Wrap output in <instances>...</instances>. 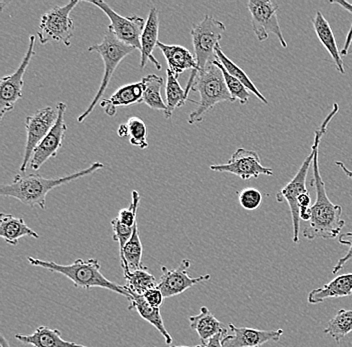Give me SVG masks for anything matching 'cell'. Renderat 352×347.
I'll use <instances>...</instances> for the list:
<instances>
[{"label": "cell", "instance_id": "1", "mask_svg": "<svg viewBox=\"0 0 352 347\" xmlns=\"http://www.w3.org/2000/svg\"><path fill=\"white\" fill-rule=\"evenodd\" d=\"M102 168H104V164L96 161L89 168L59 179H45L41 175H28L23 177L16 175L11 183L3 184L0 188V195L16 199L30 208L38 206L45 210L46 197L50 191L81 177L94 175L96 171Z\"/></svg>", "mask_w": 352, "mask_h": 347}, {"label": "cell", "instance_id": "2", "mask_svg": "<svg viewBox=\"0 0 352 347\" xmlns=\"http://www.w3.org/2000/svg\"><path fill=\"white\" fill-rule=\"evenodd\" d=\"M312 168L314 177L310 184L316 188V199L311 206V219L303 227L302 234L309 240L316 238H336L344 227L345 221L341 219L342 208L332 203L327 197L325 183L319 170L318 149L314 155Z\"/></svg>", "mask_w": 352, "mask_h": 347}, {"label": "cell", "instance_id": "3", "mask_svg": "<svg viewBox=\"0 0 352 347\" xmlns=\"http://www.w3.org/2000/svg\"><path fill=\"white\" fill-rule=\"evenodd\" d=\"M28 262L32 267H41L55 273H60L74 282L76 289H91L94 287L109 289L125 296L129 300L131 294L125 291L123 285H118L104 278L101 273V265L98 259H77L72 265H63L54 261L41 260V259L28 258Z\"/></svg>", "mask_w": 352, "mask_h": 347}, {"label": "cell", "instance_id": "4", "mask_svg": "<svg viewBox=\"0 0 352 347\" xmlns=\"http://www.w3.org/2000/svg\"><path fill=\"white\" fill-rule=\"evenodd\" d=\"M338 111H340V105L338 103H334L333 109L330 111L329 115L327 116L320 127L316 131V136H314V142L312 144L311 151L309 155L305 158V161L301 164L298 171H297L296 177H294L287 184L276 194V201L278 202L286 201L290 208V213H292V225H294V243H299V228H300V219H299V206H298V197L303 193H307V186H305V181H307V177L308 170H309L310 166L314 162V155H316V150L319 148L321 138L327 133V127L332 118L336 115Z\"/></svg>", "mask_w": 352, "mask_h": 347}, {"label": "cell", "instance_id": "5", "mask_svg": "<svg viewBox=\"0 0 352 347\" xmlns=\"http://www.w3.org/2000/svg\"><path fill=\"white\" fill-rule=\"evenodd\" d=\"M191 90L199 93L200 100L197 102V109L189 114L187 120L189 124L201 122L206 112L219 103L223 101L233 102L221 69L213 61L208 63L206 69L197 72Z\"/></svg>", "mask_w": 352, "mask_h": 347}, {"label": "cell", "instance_id": "6", "mask_svg": "<svg viewBox=\"0 0 352 347\" xmlns=\"http://www.w3.org/2000/svg\"><path fill=\"white\" fill-rule=\"evenodd\" d=\"M134 50L135 49L131 47V46L124 45V43L118 41V37L114 35L109 27H107V32H104L103 41H101V43L88 47V52H96V54H98L99 56H101V58H102L103 65H104V74H103L100 87H99L98 92H96L94 100L88 105L87 111L83 112V113L77 118V122H78L79 124L85 122L88 116L91 114V112L94 111V109H96V104H98L99 101H101V98H102L105 90H107V87H109L110 80H111L116 68L120 65L121 61H122L125 57L131 54Z\"/></svg>", "mask_w": 352, "mask_h": 347}, {"label": "cell", "instance_id": "7", "mask_svg": "<svg viewBox=\"0 0 352 347\" xmlns=\"http://www.w3.org/2000/svg\"><path fill=\"white\" fill-rule=\"evenodd\" d=\"M79 1H69L63 6H55L41 16L38 35L41 45L50 43H63L69 47L74 37V23L70 13Z\"/></svg>", "mask_w": 352, "mask_h": 347}, {"label": "cell", "instance_id": "8", "mask_svg": "<svg viewBox=\"0 0 352 347\" xmlns=\"http://www.w3.org/2000/svg\"><path fill=\"white\" fill-rule=\"evenodd\" d=\"M226 32L224 23L211 15H206L199 23L192 25L190 34L192 37L198 71L206 69L208 63L217 59L215 47L219 45V41H221Z\"/></svg>", "mask_w": 352, "mask_h": 347}, {"label": "cell", "instance_id": "9", "mask_svg": "<svg viewBox=\"0 0 352 347\" xmlns=\"http://www.w3.org/2000/svg\"><path fill=\"white\" fill-rule=\"evenodd\" d=\"M248 8L252 16L253 32L261 43L267 41L272 34L276 35L283 48L287 47L277 19L279 6L276 2L270 0H250Z\"/></svg>", "mask_w": 352, "mask_h": 347}, {"label": "cell", "instance_id": "10", "mask_svg": "<svg viewBox=\"0 0 352 347\" xmlns=\"http://www.w3.org/2000/svg\"><path fill=\"white\" fill-rule=\"evenodd\" d=\"M88 3L98 6L101 12L105 13L110 21L109 27L112 30L118 41L124 45L131 46L134 49H142V35L144 30L145 21L138 15L122 16L114 12L104 1H87Z\"/></svg>", "mask_w": 352, "mask_h": 347}, {"label": "cell", "instance_id": "11", "mask_svg": "<svg viewBox=\"0 0 352 347\" xmlns=\"http://www.w3.org/2000/svg\"><path fill=\"white\" fill-rule=\"evenodd\" d=\"M34 46L35 36L30 35L28 52L19 68L12 74L4 76L0 80V120H3L6 113L13 111L17 101L23 96L22 89L24 85V74L34 56Z\"/></svg>", "mask_w": 352, "mask_h": 347}, {"label": "cell", "instance_id": "12", "mask_svg": "<svg viewBox=\"0 0 352 347\" xmlns=\"http://www.w3.org/2000/svg\"><path fill=\"white\" fill-rule=\"evenodd\" d=\"M58 111L56 107H44L39 109L32 115L28 116L25 120V129L28 133L25 149H24L23 160L21 166V172H25L28 164L32 161L33 153L37 146L43 142L56 122Z\"/></svg>", "mask_w": 352, "mask_h": 347}, {"label": "cell", "instance_id": "13", "mask_svg": "<svg viewBox=\"0 0 352 347\" xmlns=\"http://www.w3.org/2000/svg\"><path fill=\"white\" fill-rule=\"evenodd\" d=\"M209 168L217 172L231 173L243 180L257 179L261 175H274L272 168H265L261 164V157L255 151L245 148L237 149L226 164H214Z\"/></svg>", "mask_w": 352, "mask_h": 347}, {"label": "cell", "instance_id": "14", "mask_svg": "<svg viewBox=\"0 0 352 347\" xmlns=\"http://www.w3.org/2000/svg\"><path fill=\"white\" fill-rule=\"evenodd\" d=\"M56 109L58 111L56 122L33 153L30 168L34 170H38L50 158L56 157L59 149L63 146L65 133L67 131V125L65 122V114L67 107L65 103L59 102L56 105Z\"/></svg>", "mask_w": 352, "mask_h": 347}, {"label": "cell", "instance_id": "15", "mask_svg": "<svg viewBox=\"0 0 352 347\" xmlns=\"http://www.w3.org/2000/svg\"><path fill=\"white\" fill-rule=\"evenodd\" d=\"M190 265L191 261L189 259H184L177 269H168L165 267H162V278L158 281L157 287L162 291L164 298L179 295L187 289L197 285V283L210 280L211 276L209 274L195 278H190L187 273V270Z\"/></svg>", "mask_w": 352, "mask_h": 347}, {"label": "cell", "instance_id": "16", "mask_svg": "<svg viewBox=\"0 0 352 347\" xmlns=\"http://www.w3.org/2000/svg\"><path fill=\"white\" fill-rule=\"evenodd\" d=\"M232 335H226L222 340L224 347H261L267 342H277L283 335V329L259 331L248 327H237L228 325Z\"/></svg>", "mask_w": 352, "mask_h": 347}, {"label": "cell", "instance_id": "17", "mask_svg": "<svg viewBox=\"0 0 352 347\" xmlns=\"http://www.w3.org/2000/svg\"><path fill=\"white\" fill-rule=\"evenodd\" d=\"M160 34V12L156 8H151L142 35V49H140V67H146L147 61H151L156 69L162 70V67L153 56V50L157 47Z\"/></svg>", "mask_w": 352, "mask_h": 347}, {"label": "cell", "instance_id": "18", "mask_svg": "<svg viewBox=\"0 0 352 347\" xmlns=\"http://www.w3.org/2000/svg\"><path fill=\"white\" fill-rule=\"evenodd\" d=\"M143 102V83H131L120 87L109 98L101 100L100 107L109 116H114L118 107H131Z\"/></svg>", "mask_w": 352, "mask_h": 347}, {"label": "cell", "instance_id": "19", "mask_svg": "<svg viewBox=\"0 0 352 347\" xmlns=\"http://www.w3.org/2000/svg\"><path fill=\"white\" fill-rule=\"evenodd\" d=\"M157 47L162 50L166 59L168 69L175 74L176 78H179L180 74L186 70L198 71L197 58L184 46L164 45L160 41Z\"/></svg>", "mask_w": 352, "mask_h": 347}, {"label": "cell", "instance_id": "20", "mask_svg": "<svg viewBox=\"0 0 352 347\" xmlns=\"http://www.w3.org/2000/svg\"><path fill=\"white\" fill-rule=\"evenodd\" d=\"M15 338L24 344L33 347H88L63 338L61 331L48 326H39L32 335H15Z\"/></svg>", "mask_w": 352, "mask_h": 347}, {"label": "cell", "instance_id": "21", "mask_svg": "<svg viewBox=\"0 0 352 347\" xmlns=\"http://www.w3.org/2000/svg\"><path fill=\"white\" fill-rule=\"evenodd\" d=\"M352 294V272L336 276L322 287L314 289L308 293L307 302L318 304L329 298H346Z\"/></svg>", "mask_w": 352, "mask_h": 347}, {"label": "cell", "instance_id": "22", "mask_svg": "<svg viewBox=\"0 0 352 347\" xmlns=\"http://www.w3.org/2000/svg\"><path fill=\"white\" fill-rule=\"evenodd\" d=\"M312 23H314V28L316 30V35H318L319 41H320L321 45L324 46L329 56L333 59L336 69L341 74H344V65H343V60L341 58V52L338 49L336 36H334L329 21L325 19L322 13L318 12L316 16L312 19Z\"/></svg>", "mask_w": 352, "mask_h": 347}, {"label": "cell", "instance_id": "23", "mask_svg": "<svg viewBox=\"0 0 352 347\" xmlns=\"http://www.w3.org/2000/svg\"><path fill=\"white\" fill-rule=\"evenodd\" d=\"M129 293L131 294L129 298V302H131L129 307V311L135 309L143 320H146L147 322L153 325V326L160 331V335L164 336L166 344H168V346H170V344H173V339L171 335H169L167 329L165 328L162 313H160V309H155V307L151 306V305L145 300L143 295H140V294L129 291Z\"/></svg>", "mask_w": 352, "mask_h": 347}, {"label": "cell", "instance_id": "24", "mask_svg": "<svg viewBox=\"0 0 352 347\" xmlns=\"http://www.w3.org/2000/svg\"><path fill=\"white\" fill-rule=\"evenodd\" d=\"M0 236L10 245H19V239L22 237L39 238L37 232L32 230L22 217L6 213H1L0 215Z\"/></svg>", "mask_w": 352, "mask_h": 347}, {"label": "cell", "instance_id": "25", "mask_svg": "<svg viewBox=\"0 0 352 347\" xmlns=\"http://www.w3.org/2000/svg\"><path fill=\"white\" fill-rule=\"evenodd\" d=\"M189 322H190L191 328L197 331L201 339V344H206L210 338L220 333L228 331V329L210 313L206 306H202L197 315L190 316Z\"/></svg>", "mask_w": 352, "mask_h": 347}, {"label": "cell", "instance_id": "26", "mask_svg": "<svg viewBox=\"0 0 352 347\" xmlns=\"http://www.w3.org/2000/svg\"><path fill=\"white\" fill-rule=\"evenodd\" d=\"M143 247L138 232V223L134 226L133 234L129 243L123 249L120 256L121 267L124 270V273L143 269L142 265Z\"/></svg>", "mask_w": 352, "mask_h": 347}, {"label": "cell", "instance_id": "27", "mask_svg": "<svg viewBox=\"0 0 352 347\" xmlns=\"http://www.w3.org/2000/svg\"><path fill=\"white\" fill-rule=\"evenodd\" d=\"M143 83V102L153 111H166V103L162 98L164 80L156 74H149L142 79Z\"/></svg>", "mask_w": 352, "mask_h": 347}, {"label": "cell", "instance_id": "28", "mask_svg": "<svg viewBox=\"0 0 352 347\" xmlns=\"http://www.w3.org/2000/svg\"><path fill=\"white\" fill-rule=\"evenodd\" d=\"M175 74L167 68L166 70V87H165V94H166V111L164 116L166 120H170L173 111L178 107H184L187 100H189L186 89L180 87L179 82Z\"/></svg>", "mask_w": 352, "mask_h": 347}, {"label": "cell", "instance_id": "29", "mask_svg": "<svg viewBox=\"0 0 352 347\" xmlns=\"http://www.w3.org/2000/svg\"><path fill=\"white\" fill-rule=\"evenodd\" d=\"M215 58H217V61H219V63H221L222 67L226 68V71H228L230 76L239 79L246 89L250 90L252 94H254L255 98H258V100H261V102L264 103V104H268V100L264 98L263 93H261L258 89L255 87L252 79L248 78V74H246L245 72L239 67V65H235L231 59L228 58V57L224 54L220 45H217V47H215Z\"/></svg>", "mask_w": 352, "mask_h": 347}, {"label": "cell", "instance_id": "30", "mask_svg": "<svg viewBox=\"0 0 352 347\" xmlns=\"http://www.w3.org/2000/svg\"><path fill=\"white\" fill-rule=\"evenodd\" d=\"M124 278L126 280L125 285H123L125 291L133 292L140 295H143L145 292L148 291L149 289H155L158 285L155 278L145 267L142 269L126 272L124 273Z\"/></svg>", "mask_w": 352, "mask_h": 347}, {"label": "cell", "instance_id": "31", "mask_svg": "<svg viewBox=\"0 0 352 347\" xmlns=\"http://www.w3.org/2000/svg\"><path fill=\"white\" fill-rule=\"evenodd\" d=\"M352 333V309L345 311L340 309L333 318L329 320L327 328L324 329L325 335H329L333 338L338 344L341 339Z\"/></svg>", "mask_w": 352, "mask_h": 347}, {"label": "cell", "instance_id": "32", "mask_svg": "<svg viewBox=\"0 0 352 347\" xmlns=\"http://www.w3.org/2000/svg\"><path fill=\"white\" fill-rule=\"evenodd\" d=\"M213 63L221 69L222 74H223L224 80H226V87H228V91H230L231 98H232L233 102L234 101H239L241 104H246L250 100V91L243 85L232 76H230L226 68L222 67L221 63L215 59Z\"/></svg>", "mask_w": 352, "mask_h": 347}, {"label": "cell", "instance_id": "33", "mask_svg": "<svg viewBox=\"0 0 352 347\" xmlns=\"http://www.w3.org/2000/svg\"><path fill=\"white\" fill-rule=\"evenodd\" d=\"M129 128V142L133 146L146 149L148 147L147 142V127L142 118L132 116L126 122Z\"/></svg>", "mask_w": 352, "mask_h": 347}, {"label": "cell", "instance_id": "34", "mask_svg": "<svg viewBox=\"0 0 352 347\" xmlns=\"http://www.w3.org/2000/svg\"><path fill=\"white\" fill-rule=\"evenodd\" d=\"M140 202V193H138V191H132V201L131 205H129V208H124V210H121L120 212H118V221H120L121 223L124 224V225L129 226V227H133L136 223H138L136 215H138Z\"/></svg>", "mask_w": 352, "mask_h": 347}, {"label": "cell", "instance_id": "35", "mask_svg": "<svg viewBox=\"0 0 352 347\" xmlns=\"http://www.w3.org/2000/svg\"><path fill=\"white\" fill-rule=\"evenodd\" d=\"M239 201L241 208L245 210H255L263 202V195L255 188H244L239 192Z\"/></svg>", "mask_w": 352, "mask_h": 347}, {"label": "cell", "instance_id": "36", "mask_svg": "<svg viewBox=\"0 0 352 347\" xmlns=\"http://www.w3.org/2000/svg\"><path fill=\"white\" fill-rule=\"evenodd\" d=\"M112 228H113V239L118 241L120 245V256L122 254L123 249H124L125 245L129 243V239L133 234V227H129V226L124 225L118 221V217L112 219L111 221Z\"/></svg>", "mask_w": 352, "mask_h": 347}, {"label": "cell", "instance_id": "37", "mask_svg": "<svg viewBox=\"0 0 352 347\" xmlns=\"http://www.w3.org/2000/svg\"><path fill=\"white\" fill-rule=\"evenodd\" d=\"M338 241H340L341 245H349V251L346 252V254L338 261L336 267L332 269V273L333 274H338V272L345 267V265L352 259V232L340 234Z\"/></svg>", "mask_w": 352, "mask_h": 347}, {"label": "cell", "instance_id": "38", "mask_svg": "<svg viewBox=\"0 0 352 347\" xmlns=\"http://www.w3.org/2000/svg\"><path fill=\"white\" fill-rule=\"evenodd\" d=\"M143 298H145V300H146L151 306L155 307V309H160L164 300V294H162V291H160L158 287L149 289L148 291L145 292V293L143 294Z\"/></svg>", "mask_w": 352, "mask_h": 347}, {"label": "cell", "instance_id": "39", "mask_svg": "<svg viewBox=\"0 0 352 347\" xmlns=\"http://www.w3.org/2000/svg\"><path fill=\"white\" fill-rule=\"evenodd\" d=\"M330 3L338 4V5L342 6V8H344L345 10H347V12H351L352 14V4L349 3V2L341 1V0H338V1H330ZM351 41L352 27L351 30V32H349V37H347V41L346 43H345L344 47H343L342 52H341V54H342V56H347V54H349V45H351Z\"/></svg>", "mask_w": 352, "mask_h": 347}, {"label": "cell", "instance_id": "40", "mask_svg": "<svg viewBox=\"0 0 352 347\" xmlns=\"http://www.w3.org/2000/svg\"><path fill=\"white\" fill-rule=\"evenodd\" d=\"M228 331H224V333H220L219 335L213 336L206 344H204V347H224L222 340L228 335Z\"/></svg>", "mask_w": 352, "mask_h": 347}, {"label": "cell", "instance_id": "41", "mask_svg": "<svg viewBox=\"0 0 352 347\" xmlns=\"http://www.w3.org/2000/svg\"><path fill=\"white\" fill-rule=\"evenodd\" d=\"M298 201L299 210L300 208H311V199H310L309 193H303L297 199Z\"/></svg>", "mask_w": 352, "mask_h": 347}, {"label": "cell", "instance_id": "42", "mask_svg": "<svg viewBox=\"0 0 352 347\" xmlns=\"http://www.w3.org/2000/svg\"><path fill=\"white\" fill-rule=\"evenodd\" d=\"M312 210L311 208H300L299 210V219H302L303 221H308L311 219Z\"/></svg>", "mask_w": 352, "mask_h": 347}, {"label": "cell", "instance_id": "43", "mask_svg": "<svg viewBox=\"0 0 352 347\" xmlns=\"http://www.w3.org/2000/svg\"><path fill=\"white\" fill-rule=\"evenodd\" d=\"M336 164L338 166V168L341 169V170L343 171V172H344V175H346L349 179L352 180V171L349 170V169L345 166V164H343L342 161H336Z\"/></svg>", "mask_w": 352, "mask_h": 347}, {"label": "cell", "instance_id": "44", "mask_svg": "<svg viewBox=\"0 0 352 347\" xmlns=\"http://www.w3.org/2000/svg\"><path fill=\"white\" fill-rule=\"evenodd\" d=\"M118 135L120 137H126L129 136V128H127L126 124H120L118 127Z\"/></svg>", "mask_w": 352, "mask_h": 347}, {"label": "cell", "instance_id": "45", "mask_svg": "<svg viewBox=\"0 0 352 347\" xmlns=\"http://www.w3.org/2000/svg\"><path fill=\"white\" fill-rule=\"evenodd\" d=\"M0 346L1 347H11L10 342H8L3 335H0Z\"/></svg>", "mask_w": 352, "mask_h": 347}, {"label": "cell", "instance_id": "46", "mask_svg": "<svg viewBox=\"0 0 352 347\" xmlns=\"http://www.w3.org/2000/svg\"><path fill=\"white\" fill-rule=\"evenodd\" d=\"M166 347H204V344H198V346H166Z\"/></svg>", "mask_w": 352, "mask_h": 347}]
</instances>
